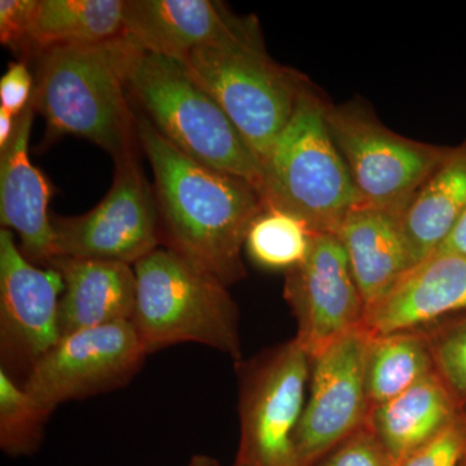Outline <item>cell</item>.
<instances>
[{
    "instance_id": "6da1fadb",
    "label": "cell",
    "mask_w": 466,
    "mask_h": 466,
    "mask_svg": "<svg viewBox=\"0 0 466 466\" xmlns=\"http://www.w3.org/2000/svg\"><path fill=\"white\" fill-rule=\"evenodd\" d=\"M137 115V139L152 167L161 247L226 287L247 276L248 232L266 208L253 184L189 158Z\"/></svg>"
},
{
    "instance_id": "7a4b0ae2",
    "label": "cell",
    "mask_w": 466,
    "mask_h": 466,
    "mask_svg": "<svg viewBox=\"0 0 466 466\" xmlns=\"http://www.w3.org/2000/svg\"><path fill=\"white\" fill-rule=\"evenodd\" d=\"M140 52L124 35L41 52L30 103L45 116L47 140L84 137L116 164L137 156V115L131 108L128 79Z\"/></svg>"
},
{
    "instance_id": "3957f363",
    "label": "cell",
    "mask_w": 466,
    "mask_h": 466,
    "mask_svg": "<svg viewBox=\"0 0 466 466\" xmlns=\"http://www.w3.org/2000/svg\"><path fill=\"white\" fill-rule=\"evenodd\" d=\"M328 101L309 81L263 164V200L297 218L312 235H336L361 204L327 122Z\"/></svg>"
},
{
    "instance_id": "277c9868",
    "label": "cell",
    "mask_w": 466,
    "mask_h": 466,
    "mask_svg": "<svg viewBox=\"0 0 466 466\" xmlns=\"http://www.w3.org/2000/svg\"><path fill=\"white\" fill-rule=\"evenodd\" d=\"M135 332L149 354L198 343L242 360L240 311L228 287L175 251L159 247L134 265Z\"/></svg>"
},
{
    "instance_id": "5b68a950",
    "label": "cell",
    "mask_w": 466,
    "mask_h": 466,
    "mask_svg": "<svg viewBox=\"0 0 466 466\" xmlns=\"http://www.w3.org/2000/svg\"><path fill=\"white\" fill-rule=\"evenodd\" d=\"M128 92L140 113L180 152L247 180L262 195L265 174L258 157L184 61L140 52Z\"/></svg>"
},
{
    "instance_id": "8992f818",
    "label": "cell",
    "mask_w": 466,
    "mask_h": 466,
    "mask_svg": "<svg viewBox=\"0 0 466 466\" xmlns=\"http://www.w3.org/2000/svg\"><path fill=\"white\" fill-rule=\"evenodd\" d=\"M184 63L225 110L263 167L293 115L308 76L267 54L254 16L228 38L196 48Z\"/></svg>"
},
{
    "instance_id": "52a82bcc",
    "label": "cell",
    "mask_w": 466,
    "mask_h": 466,
    "mask_svg": "<svg viewBox=\"0 0 466 466\" xmlns=\"http://www.w3.org/2000/svg\"><path fill=\"white\" fill-rule=\"evenodd\" d=\"M325 122L361 204L395 216L403 217L451 149L394 133L359 99L327 103Z\"/></svg>"
},
{
    "instance_id": "ba28073f",
    "label": "cell",
    "mask_w": 466,
    "mask_h": 466,
    "mask_svg": "<svg viewBox=\"0 0 466 466\" xmlns=\"http://www.w3.org/2000/svg\"><path fill=\"white\" fill-rule=\"evenodd\" d=\"M312 359L296 339L238 361L240 444L233 464L297 466L294 438L308 400Z\"/></svg>"
},
{
    "instance_id": "9c48e42d",
    "label": "cell",
    "mask_w": 466,
    "mask_h": 466,
    "mask_svg": "<svg viewBox=\"0 0 466 466\" xmlns=\"http://www.w3.org/2000/svg\"><path fill=\"white\" fill-rule=\"evenodd\" d=\"M56 257L134 266L161 247L155 189L137 156L116 164L109 192L88 213L52 216Z\"/></svg>"
},
{
    "instance_id": "30bf717a",
    "label": "cell",
    "mask_w": 466,
    "mask_h": 466,
    "mask_svg": "<svg viewBox=\"0 0 466 466\" xmlns=\"http://www.w3.org/2000/svg\"><path fill=\"white\" fill-rule=\"evenodd\" d=\"M148 352L130 321L63 336L21 383L46 410L124 388L142 370Z\"/></svg>"
},
{
    "instance_id": "8fae6325",
    "label": "cell",
    "mask_w": 466,
    "mask_h": 466,
    "mask_svg": "<svg viewBox=\"0 0 466 466\" xmlns=\"http://www.w3.org/2000/svg\"><path fill=\"white\" fill-rule=\"evenodd\" d=\"M373 336L360 325L312 358L308 400L294 438L297 466H314L367 425L366 366Z\"/></svg>"
},
{
    "instance_id": "7c38bea8",
    "label": "cell",
    "mask_w": 466,
    "mask_h": 466,
    "mask_svg": "<svg viewBox=\"0 0 466 466\" xmlns=\"http://www.w3.org/2000/svg\"><path fill=\"white\" fill-rule=\"evenodd\" d=\"M63 276L24 256L9 229L0 231V357L2 370L29 375L61 339Z\"/></svg>"
},
{
    "instance_id": "4fadbf2b",
    "label": "cell",
    "mask_w": 466,
    "mask_h": 466,
    "mask_svg": "<svg viewBox=\"0 0 466 466\" xmlns=\"http://www.w3.org/2000/svg\"><path fill=\"white\" fill-rule=\"evenodd\" d=\"M284 297L297 321L294 339L311 359L366 318L348 256L334 235L312 236L308 257L287 271Z\"/></svg>"
},
{
    "instance_id": "5bb4252c",
    "label": "cell",
    "mask_w": 466,
    "mask_h": 466,
    "mask_svg": "<svg viewBox=\"0 0 466 466\" xmlns=\"http://www.w3.org/2000/svg\"><path fill=\"white\" fill-rule=\"evenodd\" d=\"M33 104L21 113L14 137L0 150V222L20 240V250L34 265L56 258L55 231L48 207L50 183L30 161Z\"/></svg>"
},
{
    "instance_id": "9a60e30c",
    "label": "cell",
    "mask_w": 466,
    "mask_h": 466,
    "mask_svg": "<svg viewBox=\"0 0 466 466\" xmlns=\"http://www.w3.org/2000/svg\"><path fill=\"white\" fill-rule=\"evenodd\" d=\"M214 0H126L124 36L139 50L177 60L247 25Z\"/></svg>"
},
{
    "instance_id": "2e32d148",
    "label": "cell",
    "mask_w": 466,
    "mask_h": 466,
    "mask_svg": "<svg viewBox=\"0 0 466 466\" xmlns=\"http://www.w3.org/2000/svg\"><path fill=\"white\" fill-rule=\"evenodd\" d=\"M466 312V256L437 254L416 266L381 302L368 309L364 327L379 336L420 329Z\"/></svg>"
},
{
    "instance_id": "e0dca14e",
    "label": "cell",
    "mask_w": 466,
    "mask_h": 466,
    "mask_svg": "<svg viewBox=\"0 0 466 466\" xmlns=\"http://www.w3.org/2000/svg\"><path fill=\"white\" fill-rule=\"evenodd\" d=\"M366 305V312L389 296L416 267L401 217L360 204L336 233Z\"/></svg>"
},
{
    "instance_id": "ac0fdd59",
    "label": "cell",
    "mask_w": 466,
    "mask_h": 466,
    "mask_svg": "<svg viewBox=\"0 0 466 466\" xmlns=\"http://www.w3.org/2000/svg\"><path fill=\"white\" fill-rule=\"evenodd\" d=\"M48 267L63 276L61 337L88 328L131 321L137 303L134 266L108 260L56 257Z\"/></svg>"
},
{
    "instance_id": "d6986e66",
    "label": "cell",
    "mask_w": 466,
    "mask_h": 466,
    "mask_svg": "<svg viewBox=\"0 0 466 466\" xmlns=\"http://www.w3.org/2000/svg\"><path fill=\"white\" fill-rule=\"evenodd\" d=\"M464 408L434 372L400 397L373 407L368 425L400 465L441 433Z\"/></svg>"
},
{
    "instance_id": "ffe728a7",
    "label": "cell",
    "mask_w": 466,
    "mask_h": 466,
    "mask_svg": "<svg viewBox=\"0 0 466 466\" xmlns=\"http://www.w3.org/2000/svg\"><path fill=\"white\" fill-rule=\"evenodd\" d=\"M466 213V140L452 147L401 217L416 266L437 253Z\"/></svg>"
},
{
    "instance_id": "44dd1931",
    "label": "cell",
    "mask_w": 466,
    "mask_h": 466,
    "mask_svg": "<svg viewBox=\"0 0 466 466\" xmlns=\"http://www.w3.org/2000/svg\"><path fill=\"white\" fill-rule=\"evenodd\" d=\"M124 0H39L35 57L57 46L96 45L124 35Z\"/></svg>"
},
{
    "instance_id": "7402d4cb",
    "label": "cell",
    "mask_w": 466,
    "mask_h": 466,
    "mask_svg": "<svg viewBox=\"0 0 466 466\" xmlns=\"http://www.w3.org/2000/svg\"><path fill=\"white\" fill-rule=\"evenodd\" d=\"M434 372L433 355L424 330H397L373 336L366 366L370 410L400 397Z\"/></svg>"
},
{
    "instance_id": "603a6c76",
    "label": "cell",
    "mask_w": 466,
    "mask_h": 466,
    "mask_svg": "<svg viewBox=\"0 0 466 466\" xmlns=\"http://www.w3.org/2000/svg\"><path fill=\"white\" fill-rule=\"evenodd\" d=\"M312 236L297 218L266 207L248 232L245 250L263 268L289 271L308 257Z\"/></svg>"
},
{
    "instance_id": "cb8c5ba5",
    "label": "cell",
    "mask_w": 466,
    "mask_h": 466,
    "mask_svg": "<svg viewBox=\"0 0 466 466\" xmlns=\"http://www.w3.org/2000/svg\"><path fill=\"white\" fill-rule=\"evenodd\" d=\"M52 413L14 377L0 370V449L9 458H27L41 449Z\"/></svg>"
},
{
    "instance_id": "d4e9b609",
    "label": "cell",
    "mask_w": 466,
    "mask_h": 466,
    "mask_svg": "<svg viewBox=\"0 0 466 466\" xmlns=\"http://www.w3.org/2000/svg\"><path fill=\"white\" fill-rule=\"evenodd\" d=\"M424 330L435 372L461 407H466V312L451 315Z\"/></svg>"
},
{
    "instance_id": "484cf974",
    "label": "cell",
    "mask_w": 466,
    "mask_h": 466,
    "mask_svg": "<svg viewBox=\"0 0 466 466\" xmlns=\"http://www.w3.org/2000/svg\"><path fill=\"white\" fill-rule=\"evenodd\" d=\"M466 459V408L441 433L398 466H461Z\"/></svg>"
},
{
    "instance_id": "4316f807",
    "label": "cell",
    "mask_w": 466,
    "mask_h": 466,
    "mask_svg": "<svg viewBox=\"0 0 466 466\" xmlns=\"http://www.w3.org/2000/svg\"><path fill=\"white\" fill-rule=\"evenodd\" d=\"M39 0L0 2V42L23 58L35 57L33 29Z\"/></svg>"
},
{
    "instance_id": "83f0119b",
    "label": "cell",
    "mask_w": 466,
    "mask_h": 466,
    "mask_svg": "<svg viewBox=\"0 0 466 466\" xmlns=\"http://www.w3.org/2000/svg\"><path fill=\"white\" fill-rule=\"evenodd\" d=\"M314 466H398L381 441L364 425L341 443L337 444Z\"/></svg>"
},
{
    "instance_id": "f1b7e54d",
    "label": "cell",
    "mask_w": 466,
    "mask_h": 466,
    "mask_svg": "<svg viewBox=\"0 0 466 466\" xmlns=\"http://www.w3.org/2000/svg\"><path fill=\"white\" fill-rule=\"evenodd\" d=\"M34 79L24 60L9 64L7 72L0 79V108L15 116H20L33 99Z\"/></svg>"
},
{
    "instance_id": "f546056e",
    "label": "cell",
    "mask_w": 466,
    "mask_h": 466,
    "mask_svg": "<svg viewBox=\"0 0 466 466\" xmlns=\"http://www.w3.org/2000/svg\"><path fill=\"white\" fill-rule=\"evenodd\" d=\"M437 254H464L466 256V213L449 238L441 244L440 249L433 256H437Z\"/></svg>"
},
{
    "instance_id": "4dcf8cb0",
    "label": "cell",
    "mask_w": 466,
    "mask_h": 466,
    "mask_svg": "<svg viewBox=\"0 0 466 466\" xmlns=\"http://www.w3.org/2000/svg\"><path fill=\"white\" fill-rule=\"evenodd\" d=\"M17 116L5 108H0V150L5 149L14 137Z\"/></svg>"
},
{
    "instance_id": "1f68e13d",
    "label": "cell",
    "mask_w": 466,
    "mask_h": 466,
    "mask_svg": "<svg viewBox=\"0 0 466 466\" xmlns=\"http://www.w3.org/2000/svg\"><path fill=\"white\" fill-rule=\"evenodd\" d=\"M188 466H222L219 464L217 459L211 458L208 455H202V453H198V455L192 456V459L189 460Z\"/></svg>"
},
{
    "instance_id": "d6a6232c",
    "label": "cell",
    "mask_w": 466,
    "mask_h": 466,
    "mask_svg": "<svg viewBox=\"0 0 466 466\" xmlns=\"http://www.w3.org/2000/svg\"><path fill=\"white\" fill-rule=\"evenodd\" d=\"M461 466H466V459L464 460V462H462Z\"/></svg>"
},
{
    "instance_id": "836d02e7",
    "label": "cell",
    "mask_w": 466,
    "mask_h": 466,
    "mask_svg": "<svg viewBox=\"0 0 466 466\" xmlns=\"http://www.w3.org/2000/svg\"><path fill=\"white\" fill-rule=\"evenodd\" d=\"M232 466H244V465L232 464Z\"/></svg>"
}]
</instances>
